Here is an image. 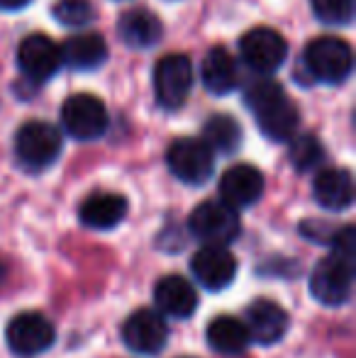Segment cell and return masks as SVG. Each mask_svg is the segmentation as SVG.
Masks as SVG:
<instances>
[{
	"instance_id": "cell-26",
	"label": "cell",
	"mask_w": 356,
	"mask_h": 358,
	"mask_svg": "<svg viewBox=\"0 0 356 358\" xmlns=\"http://www.w3.org/2000/svg\"><path fill=\"white\" fill-rule=\"evenodd\" d=\"M310 5L325 24H349L354 17V0H310Z\"/></svg>"
},
{
	"instance_id": "cell-2",
	"label": "cell",
	"mask_w": 356,
	"mask_h": 358,
	"mask_svg": "<svg viewBox=\"0 0 356 358\" xmlns=\"http://www.w3.org/2000/svg\"><path fill=\"white\" fill-rule=\"evenodd\" d=\"M62 132L42 120L24 122L15 134V156L27 171L49 169L62 154Z\"/></svg>"
},
{
	"instance_id": "cell-22",
	"label": "cell",
	"mask_w": 356,
	"mask_h": 358,
	"mask_svg": "<svg viewBox=\"0 0 356 358\" xmlns=\"http://www.w3.org/2000/svg\"><path fill=\"white\" fill-rule=\"evenodd\" d=\"M118 32L122 37V42L132 49H149L162 39V22L154 13L144 8H134L120 17Z\"/></svg>"
},
{
	"instance_id": "cell-27",
	"label": "cell",
	"mask_w": 356,
	"mask_h": 358,
	"mask_svg": "<svg viewBox=\"0 0 356 358\" xmlns=\"http://www.w3.org/2000/svg\"><path fill=\"white\" fill-rule=\"evenodd\" d=\"M29 3H32V0H0V10H22V8H27Z\"/></svg>"
},
{
	"instance_id": "cell-9",
	"label": "cell",
	"mask_w": 356,
	"mask_h": 358,
	"mask_svg": "<svg viewBox=\"0 0 356 358\" xmlns=\"http://www.w3.org/2000/svg\"><path fill=\"white\" fill-rule=\"evenodd\" d=\"M193 88V64L185 54H166L154 69V93L164 110H178Z\"/></svg>"
},
{
	"instance_id": "cell-4",
	"label": "cell",
	"mask_w": 356,
	"mask_h": 358,
	"mask_svg": "<svg viewBox=\"0 0 356 358\" xmlns=\"http://www.w3.org/2000/svg\"><path fill=\"white\" fill-rule=\"evenodd\" d=\"M188 229L195 239L205 244H225L234 241L242 231L239 213L225 200H205L188 217Z\"/></svg>"
},
{
	"instance_id": "cell-6",
	"label": "cell",
	"mask_w": 356,
	"mask_h": 358,
	"mask_svg": "<svg viewBox=\"0 0 356 358\" xmlns=\"http://www.w3.org/2000/svg\"><path fill=\"white\" fill-rule=\"evenodd\" d=\"M166 166L185 185H203L215 171V151L203 139H176L166 151Z\"/></svg>"
},
{
	"instance_id": "cell-7",
	"label": "cell",
	"mask_w": 356,
	"mask_h": 358,
	"mask_svg": "<svg viewBox=\"0 0 356 358\" xmlns=\"http://www.w3.org/2000/svg\"><path fill=\"white\" fill-rule=\"evenodd\" d=\"M62 127L78 142H93L108 132V110L90 93L71 95L62 105Z\"/></svg>"
},
{
	"instance_id": "cell-25",
	"label": "cell",
	"mask_w": 356,
	"mask_h": 358,
	"mask_svg": "<svg viewBox=\"0 0 356 358\" xmlns=\"http://www.w3.org/2000/svg\"><path fill=\"white\" fill-rule=\"evenodd\" d=\"M54 17L66 27H86L88 22H93L95 10L90 0H57Z\"/></svg>"
},
{
	"instance_id": "cell-10",
	"label": "cell",
	"mask_w": 356,
	"mask_h": 358,
	"mask_svg": "<svg viewBox=\"0 0 356 358\" xmlns=\"http://www.w3.org/2000/svg\"><path fill=\"white\" fill-rule=\"evenodd\" d=\"M122 341L127 349L142 356H157L169 341V324L159 310H137L124 320Z\"/></svg>"
},
{
	"instance_id": "cell-8",
	"label": "cell",
	"mask_w": 356,
	"mask_h": 358,
	"mask_svg": "<svg viewBox=\"0 0 356 358\" xmlns=\"http://www.w3.org/2000/svg\"><path fill=\"white\" fill-rule=\"evenodd\" d=\"M57 339L54 324L42 315V312H20L10 320L5 329V341L15 356L32 358L52 349Z\"/></svg>"
},
{
	"instance_id": "cell-1",
	"label": "cell",
	"mask_w": 356,
	"mask_h": 358,
	"mask_svg": "<svg viewBox=\"0 0 356 358\" xmlns=\"http://www.w3.org/2000/svg\"><path fill=\"white\" fill-rule=\"evenodd\" d=\"M244 103L257 117L262 134L271 142H290L298 134L300 113L276 80H254L244 93Z\"/></svg>"
},
{
	"instance_id": "cell-16",
	"label": "cell",
	"mask_w": 356,
	"mask_h": 358,
	"mask_svg": "<svg viewBox=\"0 0 356 358\" xmlns=\"http://www.w3.org/2000/svg\"><path fill=\"white\" fill-rule=\"evenodd\" d=\"M154 302L159 312L173 320H188L198 310V290L183 275H164L154 287Z\"/></svg>"
},
{
	"instance_id": "cell-28",
	"label": "cell",
	"mask_w": 356,
	"mask_h": 358,
	"mask_svg": "<svg viewBox=\"0 0 356 358\" xmlns=\"http://www.w3.org/2000/svg\"><path fill=\"white\" fill-rule=\"evenodd\" d=\"M185 358H190V356H185Z\"/></svg>"
},
{
	"instance_id": "cell-3",
	"label": "cell",
	"mask_w": 356,
	"mask_h": 358,
	"mask_svg": "<svg viewBox=\"0 0 356 358\" xmlns=\"http://www.w3.org/2000/svg\"><path fill=\"white\" fill-rule=\"evenodd\" d=\"M305 66L320 83H342L354 69L352 47L339 37H318L305 47Z\"/></svg>"
},
{
	"instance_id": "cell-14",
	"label": "cell",
	"mask_w": 356,
	"mask_h": 358,
	"mask_svg": "<svg viewBox=\"0 0 356 358\" xmlns=\"http://www.w3.org/2000/svg\"><path fill=\"white\" fill-rule=\"evenodd\" d=\"M244 324H247V331L252 336V341L262 346H271L278 344L280 339L288 331V312L278 305V302L269 300V297H262V300H254L252 305L247 307V315H244Z\"/></svg>"
},
{
	"instance_id": "cell-20",
	"label": "cell",
	"mask_w": 356,
	"mask_h": 358,
	"mask_svg": "<svg viewBox=\"0 0 356 358\" xmlns=\"http://www.w3.org/2000/svg\"><path fill=\"white\" fill-rule=\"evenodd\" d=\"M200 78H203V85L213 95L232 93V90L239 85L237 62H234L232 54H229L225 47H213L203 59Z\"/></svg>"
},
{
	"instance_id": "cell-24",
	"label": "cell",
	"mask_w": 356,
	"mask_h": 358,
	"mask_svg": "<svg viewBox=\"0 0 356 358\" xmlns=\"http://www.w3.org/2000/svg\"><path fill=\"white\" fill-rule=\"evenodd\" d=\"M290 164L298 171H313L322 164L325 159V149L313 134H303V137H293L290 139Z\"/></svg>"
},
{
	"instance_id": "cell-13",
	"label": "cell",
	"mask_w": 356,
	"mask_h": 358,
	"mask_svg": "<svg viewBox=\"0 0 356 358\" xmlns=\"http://www.w3.org/2000/svg\"><path fill=\"white\" fill-rule=\"evenodd\" d=\"M62 49L47 34H29L17 47V66L34 83H44L62 69Z\"/></svg>"
},
{
	"instance_id": "cell-17",
	"label": "cell",
	"mask_w": 356,
	"mask_h": 358,
	"mask_svg": "<svg viewBox=\"0 0 356 358\" xmlns=\"http://www.w3.org/2000/svg\"><path fill=\"white\" fill-rule=\"evenodd\" d=\"M313 195L320 208L344 213L354 203V180L347 169H322L313 180Z\"/></svg>"
},
{
	"instance_id": "cell-18",
	"label": "cell",
	"mask_w": 356,
	"mask_h": 358,
	"mask_svg": "<svg viewBox=\"0 0 356 358\" xmlns=\"http://www.w3.org/2000/svg\"><path fill=\"white\" fill-rule=\"evenodd\" d=\"M105 59H108V44L95 32L73 34L64 42L62 62L73 71H95L103 66Z\"/></svg>"
},
{
	"instance_id": "cell-19",
	"label": "cell",
	"mask_w": 356,
	"mask_h": 358,
	"mask_svg": "<svg viewBox=\"0 0 356 358\" xmlns=\"http://www.w3.org/2000/svg\"><path fill=\"white\" fill-rule=\"evenodd\" d=\"M127 217V200L118 193H93L81 203L78 220L88 229H113Z\"/></svg>"
},
{
	"instance_id": "cell-23",
	"label": "cell",
	"mask_w": 356,
	"mask_h": 358,
	"mask_svg": "<svg viewBox=\"0 0 356 358\" xmlns=\"http://www.w3.org/2000/svg\"><path fill=\"white\" fill-rule=\"evenodd\" d=\"M203 142L218 154H234L242 144V127L237 124V120L229 115H213L205 122L203 129Z\"/></svg>"
},
{
	"instance_id": "cell-15",
	"label": "cell",
	"mask_w": 356,
	"mask_h": 358,
	"mask_svg": "<svg viewBox=\"0 0 356 358\" xmlns=\"http://www.w3.org/2000/svg\"><path fill=\"white\" fill-rule=\"evenodd\" d=\"M264 195V176L252 164L229 166L220 178V200L234 210L254 205Z\"/></svg>"
},
{
	"instance_id": "cell-5",
	"label": "cell",
	"mask_w": 356,
	"mask_h": 358,
	"mask_svg": "<svg viewBox=\"0 0 356 358\" xmlns=\"http://www.w3.org/2000/svg\"><path fill=\"white\" fill-rule=\"evenodd\" d=\"M354 285V261L337 254H329L315 266L310 275V295L325 307H342L352 297Z\"/></svg>"
},
{
	"instance_id": "cell-12",
	"label": "cell",
	"mask_w": 356,
	"mask_h": 358,
	"mask_svg": "<svg viewBox=\"0 0 356 358\" xmlns=\"http://www.w3.org/2000/svg\"><path fill=\"white\" fill-rule=\"evenodd\" d=\"M190 271L205 290H225L237 278V259L225 244H205L190 259Z\"/></svg>"
},
{
	"instance_id": "cell-11",
	"label": "cell",
	"mask_w": 356,
	"mask_h": 358,
	"mask_svg": "<svg viewBox=\"0 0 356 358\" xmlns=\"http://www.w3.org/2000/svg\"><path fill=\"white\" fill-rule=\"evenodd\" d=\"M239 52L249 69L259 73H273L283 66L288 57V44L276 29L257 27L239 39Z\"/></svg>"
},
{
	"instance_id": "cell-21",
	"label": "cell",
	"mask_w": 356,
	"mask_h": 358,
	"mask_svg": "<svg viewBox=\"0 0 356 358\" xmlns=\"http://www.w3.org/2000/svg\"><path fill=\"white\" fill-rule=\"evenodd\" d=\"M205 336H208L210 349L218 351V354H222V356H239L249 349V344H252V336H249V331H247V324L232 315L215 317V320L208 324Z\"/></svg>"
}]
</instances>
